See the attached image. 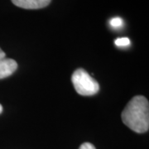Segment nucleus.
<instances>
[{"label": "nucleus", "mask_w": 149, "mask_h": 149, "mask_svg": "<svg viewBox=\"0 0 149 149\" xmlns=\"http://www.w3.org/2000/svg\"><path fill=\"white\" fill-rule=\"evenodd\" d=\"M123 123L135 133H143L149 128L148 100L143 95L134 96L121 114Z\"/></svg>", "instance_id": "nucleus-1"}, {"label": "nucleus", "mask_w": 149, "mask_h": 149, "mask_svg": "<svg viewBox=\"0 0 149 149\" xmlns=\"http://www.w3.org/2000/svg\"><path fill=\"white\" fill-rule=\"evenodd\" d=\"M71 81L74 90L80 95H94L100 91L99 83L82 68L74 70L71 76Z\"/></svg>", "instance_id": "nucleus-2"}, {"label": "nucleus", "mask_w": 149, "mask_h": 149, "mask_svg": "<svg viewBox=\"0 0 149 149\" xmlns=\"http://www.w3.org/2000/svg\"><path fill=\"white\" fill-rule=\"evenodd\" d=\"M17 7L24 9H40L47 7L52 0H11Z\"/></svg>", "instance_id": "nucleus-3"}, {"label": "nucleus", "mask_w": 149, "mask_h": 149, "mask_svg": "<svg viewBox=\"0 0 149 149\" xmlns=\"http://www.w3.org/2000/svg\"><path fill=\"white\" fill-rule=\"evenodd\" d=\"M17 69V63L8 58L0 59V79H4L13 74Z\"/></svg>", "instance_id": "nucleus-4"}, {"label": "nucleus", "mask_w": 149, "mask_h": 149, "mask_svg": "<svg viewBox=\"0 0 149 149\" xmlns=\"http://www.w3.org/2000/svg\"><path fill=\"white\" fill-rule=\"evenodd\" d=\"M114 43L117 47H127L130 44V41L128 37H121L116 39Z\"/></svg>", "instance_id": "nucleus-5"}, {"label": "nucleus", "mask_w": 149, "mask_h": 149, "mask_svg": "<svg viewBox=\"0 0 149 149\" xmlns=\"http://www.w3.org/2000/svg\"><path fill=\"white\" fill-rule=\"evenodd\" d=\"M111 25L113 27H120L122 25V20L119 18V17H115V18H113L110 22Z\"/></svg>", "instance_id": "nucleus-6"}, {"label": "nucleus", "mask_w": 149, "mask_h": 149, "mask_svg": "<svg viewBox=\"0 0 149 149\" xmlns=\"http://www.w3.org/2000/svg\"><path fill=\"white\" fill-rule=\"evenodd\" d=\"M79 149H96L95 147L91 144V143H84L83 144H81Z\"/></svg>", "instance_id": "nucleus-7"}, {"label": "nucleus", "mask_w": 149, "mask_h": 149, "mask_svg": "<svg viewBox=\"0 0 149 149\" xmlns=\"http://www.w3.org/2000/svg\"><path fill=\"white\" fill-rule=\"evenodd\" d=\"M5 52L0 48V59H3V58H5Z\"/></svg>", "instance_id": "nucleus-8"}, {"label": "nucleus", "mask_w": 149, "mask_h": 149, "mask_svg": "<svg viewBox=\"0 0 149 149\" xmlns=\"http://www.w3.org/2000/svg\"><path fill=\"white\" fill-rule=\"evenodd\" d=\"M2 112H3V106H2V105L0 104V113H1Z\"/></svg>", "instance_id": "nucleus-9"}]
</instances>
